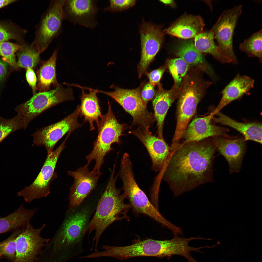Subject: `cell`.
<instances>
[{
  "label": "cell",
  "instance_id": "30",
  "mask_svg": "<svg viewBox=\"0 0 262 262\" xmlns=\"http://www.w3.org/2000/svg\"><path fill=\"white\" fill-rule=\"evenodd\" d=\"M262 30L254 33L245 39L239 45L240 50L250 57L258 58L262 62Z\"/></svg>",
  "mask_w": 262,
  "mask_h": 262
},
{
  "label": "cell",
  "instance_id": "21",
  "mask_svg": "<svg viewBox=\"0 0 262 262\" xmlns=\"http://www.w3.org/2000/svg\"><path fill=\"white\" fill-rule=\"evenodd\" d=\"M76 87L81 88L82 91L79 108L80 116L83 117L84 121L88 123L90 131L93 130L94 123L97 125L102 115L97 93L95 89L90 88L78 85Z\"/></svg>",
  "mask_w": 262,
  "mask_h": 262
},
{
  "label": "cell",
  "instance_id": "25",
  "mask_svg": "<svg viewBox=\"0 0 262 262\" xmlns=\"http://www.w3.org/2000/svg\"><path fill=\"white\" fill-rule=\"evenodd\" d=\"M58 50L56 49L47 60L42 62L36 72L37 90L39 92L48 91L51 85L55 88L59 86L56 78V64Z\"/></svg>",
  "mask_w": 262,
  "mask_h": 262
},
{
  "label": "cell",
  "instance_id": "36",
  "mask_svg": "<svg viewBox=\"0 0 262 262\" xmlns=\"http://www.w3.org/2000/svg\"><path fill=\"white\" fill-rule=\"evenodd\" d=\"M136 1L134 0H109V5L104 8L103 10L104 11L112 12L126 10L134 6Z\"/></svg>",
  "mask_w": 262,
  "mask_h": 262
},
{
  "label": "cell",
  "instance_id": "16",
  "mask_svg": "<svg viewBox=\"0 0 262 262\" xmlns=\"http://www.w3.org/2000/svg\"><path fill=\"white\" fill-rule=\"evenodd\" d=\"M97 3L95 0H65L63 7L65 19L88 28L95 27L99 10Z\"/></svg>",
  "mask_w": 262,
  "mask_h": 262
},
{
  "label": "cell",
  "instance_id": "8",
  "mask_svg": "<svg viewBox=\"0 0 262 262\" xmlns=\"http://www.w3.org/2000/svg\"><path fill=\"white\" fill-rule=\"evenodd\" d=\"M143 84L134 89H124L112 85L111 87L115 90L113 91L95 90L97 93H103L111 97L131 115L133 119L131 127L138 125L149 131L155 120L154 115L148 110L141 100L140 93Z\"/></svg>",
  "mask_w": 262,
  "mask_h": 262
},
{
  "label": "cell",
  "instance_id": "18",
  "mask_svg": "<svg viewBox=\"0 0 262 262\" xmlns=\"http://www.w3.org/2000/svg\"><path fill=\"white\" fill-rule=\"evenodd\" d=\"M214 115L212 112L207 116L194 119L185 129L182 138L183 141L180 144L198 141L211 137L225 135L228 130L227 129L212 123Z\"/></svg>",
  "mask_w": 262,
  "mask_h": 262
},
{
  "label": "cell",
  "instance_id": "12",
  "mask_svg": "<svg viewBox=\"0 0 262 262\" xmlns=\"http://www.w3.org/2000/svg\"><path fill=\"white\" fill-rule=\"evenodd\" d=\"M79 105L71 114L62 119L49 125L38 129L31 136L36 146H44L47 155L52 153L57 142L67 133H72L81 127L78 119L80 115Z\"/></svg>",
  "mask_w": 262,
  "mask_h": 262
},
{
  "label": "cell",
  "instance_id": "20",
  "mask_svg": "<svg viewBox=\"0 0 262 262\" xmlns=\"http://www.w3.org/2000/svg\"><path fill=\"white\" fill-rule=\"evenodd\" d=\"M180 90L174 85L169 90H165L160 84L152 101L155 120L157 122V137L163 139V130L164 119L169 107L178 98Z\"/></svg>",
  "mask_w": 262,
  "mask_h": 262
},
{
  "label": "cell",
  "instance_id": "4",
  "mask_svg": "<svg viewBox=\"0 0 262 262\" xmlns=\"http://www.w3.org/2000/svg\"><path fill=\"white\" fill-rule=\"evenodd\" d=\"M209 87L206 82L196 75H188L183 79L178 98L176 124L172 145L180 143L198 104Z\"/></svg>",
  "mask_w": 262,
  "mask_h": 262
},
{
  "label": "cell",
  "instance_id": "35",
  "mask_svg": "<svg viewBox=\"0 0 262 262\" xmlns=\"http://www.w3.org/2000/svg\"><path fill=\"white\" fill-rule=\"evenodd\" d=\"M23 229L14 230L8 238L0 242V254L12 262L16 257V239Z\"/></svg>",
  "mask_w": 262,
  "mask_h": 262
},
{
  "label": "cell",
  "instance_id": "5",
  "mask_svg": "<svg viewBox=\"0 0 262 262\" xmlns=\"http://www.w3.org/2000/svg\"><path fill=\"white\" fill-rule=\"evenodd\" d=\"M108 104L107 112L102 115L97 125L98 133L94 142L92 150L86 157L87 162L85 166L88 167L91 162L95 160V164L92 171L97 172L99 176L102 174L100 169L104 163V157L113 150L112 144L114 143H121L120 138L128 128L126 124H120L118 122L108 101Z\"/></svg>",
  "mask_w": 262,
  "mask_h": 262
},
{
  "label": "cell",
  "instance_id": "41",
  "mask_svg": "<svg viewBox=\"0 0 262 262\" xmlns=\"http://www.w3.org/2000/svg\"><path fill=\"white\" fill-rule=\"evenodd\" d=\"M16 1V0H0V9Z\"/></svg>",
  "mask_w": 262,
  "mask_h": 262
},
{
  "label": "cell",
  "instance_id": "33",
  "mask_svg": "<svg viewBox=\"0 0 262 262\" xmlns=\"http://www.w3.org/2000/svg\"><path fill=\"white\" fill-rule=\"evenodd\" d=\"M24 126L23 120L18 114L9 119L0 116V143L11 133L24 129Z\"/></svg>",
  "mask_w": 262,
  "mask_h": 262
},
{
  "label": "cell",
  "instance_id": "26",
  "mask_svg": "<svg viewBox=\"0 0 262 262\" xmlns=\"http://www.w3.org/2000/svg\"><path fill=\"white\" fill-rule=\"evenodd\" d=\"M36 212L28 209L23 205L8 215L0 218V234L19 229L25 228Z\"/></svg>",
  "mask_w": 262,
  "mask_h": 262
},
{
  "label": "cell",
  "instance_id": "39",
  "mask_svg": "<svg viewBox=\"0 0 262 262\" xmlns=\"http://www.w3.org/2000/svg\"><path fill=\"white\" fill-rule=\"evenodd\" d=\"M26 74V79L27 82L31 87L33 95L36 93L37 77L33 69L29 68L27 69Z\"/></svg>",
  "mask_w": 262,
  "mask_h": 262
},
{
  "label": "cell",
  "instance_id": "3",
  "mask_svg": "<svg viewBox=\"0 0 262 262\" xmlns=\"http://www.w3.org/2000/svg\"><path fill=\"white\" fill-rule=\"evenodd\" d=\"M115 168L114 166L109 180L99 200L95 213L83 231L84 235L88 232L89 236L92 231H95L92 248L95 243V252L98 251V241L106 228L115 221L123 219L130 220L127 213L131 206L129 203L124 202L127 198L126 194L124 192L121 194V190L116 186L117 176H114Z\"/></svg>",
  "mask_w": 262,
  "mask_h": 262
},
{
  "label": "cell",
  "instance_id": "37",
  "mask_svg": "<svg viewBox=\"0 0 262 262\" xmlns=\"http://www.w3.org/2000/svg\"><path fill=\"white\" fill-rule=\"evenodd\" d=\"M140 91V96L143 103L147 107L148 103L154 98L156 91L155 90L154 86L149 82L144 84Z\"/></svg>",
  "mask_w": 262,
  "mask_h": 262
},
{
  "label": "cell",
  "instance_id": "38",
  "mask_svg": "<svg viewBox=\"0 0 262 262\" xmlns=\"http://www.w3.org/2000/svg\"><path fill=\"white\" fill-rule=\"evenodd\" d=\"M165 68V66H161L147 73V76L149 79V82L154 86L159 85L160 80Z\"/></svg>",
  "mask_w": 262,
  "mask_h": 262
},
{
  "label": "cell",
  "instance_id": "1",
  "mask_svg": "<svg viewBox=\"0 0 262 262\" xmlns=\"http://www.w3.org/2000/svg\"><path fill=\"white\" fill-rule=\"evenodd\" d=\"M216 149L213 140L205 139L179 145L170 149L158 176L167 183L175 197L211 182Z\"/></svg>",
  "mask_w": 262,
  "mask_h": 262
},
{
  "label": "cell",
  "instance_id": "23",
  "mask_svg": "<svg viewBox=\"0 0 262 262\" xmlns=\"http://www.w3.org/2000/svg\"><path fill=\"white\" fill-rule=\"evenodd\" d=\"M205 25L204 21L200 16H188L181 18L163 32L184 39L195 37L200 33Z\"/></svg>",
  "mask_w": 262,
  "mask_h": 262
},
{
  "label": "cell",
  "instance_id": "10",
  "mask_svg": "<svg viewBox=\"0 0 262 262\" xmlns=\"http://www.w3.org/2000/svg\"><path fill=\"white\" fill-rule=\"evenodd\" d=\"M121 179L123 184L122 188L127 195L131 208L135 212L149 217L172 232L176 230V226L163 216L139 187L133 172L125 173L122 175Z\"/></svg>",
  "mask_w": 262,
  "mask_h": 262
},
{
  "label": "cell",
  "instance_id": "28",
  "mask_svg": "<svg viewBox=\"0 0 262 262\" xmlns=\"http://www.w3.org/2000/svg\"><path fill=\"white\" fill-rule=\"evenodd\" d=\"M175 54L189 66H208L201 53L195 47L192 40L179 43L174 49Z\"/></svg>",
  "mask_w": 262,
  "mask_h": 262
},
{
  "label": "cell",
  "instance_id": "34",
  "mask_svg": "<svg viewBox=\"0 0 262 262\" xmlns=\"http://www.w3.org/2000/svg\"><path fill=\"white\" fill-rule=\"evenodd\" d=\"M22 46L19 44L9 42H0V55L3 58V61L9 64L14 68H18L16 61L15 53Z\"/></svg>",
  "mask_w": 262,
  "mask_h": 262
},
{
  "label": "cell",
  "instance_id": "24",
  "mask_svg": "<svg viewBox=\"0 0 262 262\" xmlns=\"http://www.w3.org/2000/svg\"><path fill=\"white\" fill-rule=\"evenodd\" d=\"M212 120L215 123L231 127L237 131L244 136L245 140H250L262 144V125L257 123L239 122L226 116L220 111Z\"/></svg>",
  "mask_w": 262,
  "mask_h": 262
},
{
  "label": "cell",
  "instance_id": "11",
  "mask_svg": "<svg viewBox=\"0 0 262 262\" xmlns=\"http://www.w3.org/2000/svg\"><path fill=\"white\" fill-rule=\"evenodd\" d=\"M242 11L241 5L225 10L210 30L221 52L234 64L237 60L233 49V34Z\"/></svg>",
  "mask_w": 262,
  "mask_h": 262
},
{
  "label": "cell",
  "instance_id": "15",
  "mask_svg": "<svg viewBox=\"0 0 262 262\" xmlns=\"http://www.w3.org/2000/svg\"><path fill=\"white\" fill-rule=\"evenodd\" d=\"M88 167L85 165L76 171L68 172L74 180L69 194L70 210L78 207L97 186L99 176L97 172L90 171Z\"/></svg>",
  "mask_w": 262,
  "mask_h": 262
},
{
  "label": "cell",
  "instance_id": "17",
  "mask_svg": "<svg viewBox=\"0 0 262 262\" xmlns=\"http://www.w3.org/2000/svg\"><path fill=\"white\" fill-rule=\"evenodd\" d=\"M134 135L144 145L151 158L152 169L155 172H161L164 169L170 152V148L164 139L153 135L149 131L140 126L129 132Z\"/></svg>",
  "mask_w": 262,
  "mask_h": 262
},
{
  "label": "cell",
  "instance_id": "19",
  "mask_svg": "<svg viewBox=\"0 0 262 262\" xmlns=\"http://www.w3.org/2000/svg\"><path fill=\"white\" fill-rule=\"evenodd\" d=\"M213 141L220 153L227 161L230 173L238 172L241 169L246 149L245 140L216 138Z\"/></svg>",
  "mask_w": 262,
  "mask_h": 262
},
{
  "label": "cell",
  "instance_id": "27",
  "mask_svg": "<svg viewBox=\"0 0 262 262\" xmlns=\"http://www.w3.org/2000/svg\"><path fill=\"white\" fill-rule=\"evenodd\" d=\"M195 38V46L200 52L209 54L221 63H232L220 51L215 42L213 33L211 30L200 33Z\"/></svg>",
  "mask_w": 262,
  "mask_h": 262
},
{
  "label": "cell",
  "instance_id": "13",
  "mask_svg": "<svg viewBox=\"0 0 262 262\" xmlns=\"http://www.w3.org/2000/svg\"><path fill=\"white\" fill-rule=\"evenodd\" d=\"M44 224L39 228H34L30 223L18 234L16 240V257L12 262H35L42 248L50 239L42 237L41 232Z\"/></svg>",
  "mask_w": 262,
  "mask_h": 262
},
{
  "label": "cell",
  "instance_id": "40",
  "mask_svg": "<svg viewBox=\"0 0 262 262\" xmlns=\"http://www.w3.org/2000/svg\"><path fill=\"white\" fill-rule=\"evenodd\" d=\"M8 70L7 63L0 59V86L2 85L5 81Z\"/></svg>",
  "mask_w": 262,
  "mask_h": 262
},
{
  "label": "cell",
  "instance_id": "29",
  "mask_svg": "<svg viewBox=\"0 0 262 262\" xmlns=\"http://www.w3.org/2000/svg\"><path fill=\"white\" fill-rule=\"evenodd\" d=\"M40 54L30 44L26 43L22 45L17 53L18 67L26 69L34 68L40 62Z\"/></svg>",
  "mask_w": 262,
  "mask_h": 262
},
{
  "label": "cell",
  "instance_id": "42",
  "mask_svg": "<svg viewBox=\"0 0 262 262\" xmlns=\"http://www.w3.org/2000/svg\"><path fill=\"white\" fill-rule=\"evenodd\" d=\"M159 1L166 5L171 4L173 2V1L172 0H160Z\"/></svg>",
  "mask_w": 262,
  "mask_h": 262
},
{
  "label": "cell",
  "instance_id": "31",
  "mask_svg": "<svg viewBox=\"0 0 262 262\" xmlns=\"http://www.w3.org/2000/svg\"><path fill=\"white\" fill-rule=\"evenodd\" d=\"M27 32L13 23L0 21V42L6 41L11 39L15 40L22 45L26 43L25 40Z\"/></svg>",
  "mask_w": 262,
  "mask_h": 262
},
{
  "label": "cell",
  "instance_id": "2",
  "mask_svg": "<svg viewBox=\"0 0 262 262\" xmlns=\"http://www.w3.org/2000/svg\"><path fill=\"white\" fill-rule=\"evenodd\" d=\"M89 208L84 207L69 214L60 229L45 248L56 262H66L82 253L84 231L89 223Z\"/></svg>",
  "mask_w": 262,
  "mask_h": 262
},
{
  "label": "cell",
  "instance_id": "6",
  "mask_svg": "<svg viewBox=\"0 0 262 262\" xmlns=\"http://www.w3.org/2000/svg\"><path fill=\"white\" fill-rule=\"evenodd\" d=\"M65 1L51 0L35 26V36L30 45L40 54L62 32L63 21L65 19L63 9Z\"/></svg>",
  "mask_w": 262,
  "mask_h": 262
},
{
  "label": "cell",
  "instance_id": "7",
  "mask_svg": "<svg viewBox=\"0 0 262 262\" xmlns=\"http://www.w3.org/2000/svg\"><path fill=\"white\" fill-rule=\"evenodd\" d=\"M73 94L71 88H65L60 84L53 90L36 93L15 110L23 118L25 130L32 120L46 110L65 101H73Z\"/></svg>",
  "mask_w": 262,
  "mask_h": 262
},
{
  "label": "cell",
  "instance_id": "43",
  "mask_svg": "<svg viewBox=\"0 0 262 262\" xmlns=\"http://www.w3.org/2000/svg\"><path fill=\"white\" fill-rule=\"evenodd\" d=\"M2 257V256L1 255V254H0V258H1Z\"/></svg>",
  "mask_w": 262,
  "mask_h": 262
},
{
  "label": "cell",
  "instance_id": "14",
  "mask_svg": "<svg viewBox=\"0 0 262 262\" xmlns=\"http://www.w3.org/2000/svg\"><path fill=\"white\" fill-rule=\"evenodd\" d=\"M141 49L140 61L137 69L139 78L146 73L158 52L164 41V33L161 25L143 20L140 27Z\"/></svg>",
  "mask_w": 262,
  "mask_h": 262
},
{
  "label": "cell",
  "instance_id": "32",
  "mask_svg": "<svg viewBox=\"0 0 262 262\" xmlns=\"http://www.w3.org/2000/svg\"><path fill=\"white\" fill-rule=\"evenodd\" d=\"M167 65L169 71L174 80V85L180 87L182 79L188 71L189 66L180 58L169 60Z\"/></svg>",
  "mask_w": 262,
  "mask_h": 262
},
{
  "label": "cell",
  "instance_id": "22",
  "mask_svg": "<svg viewBox=\"0 0 262 262\" xmlns=\"http://www.w3.org/2000/svg\"><path fill=\"white\" fill-rule=\"evenodd\" d=\"M254 80L245 75L237 74L222 91V97L213 112L216 114L232 102L239 99L254 86Z\"/></svg>",
  "mask_w": 262,
  "mask_h": 262
},
{
  "label": "cell",
  "instance_id": "9",
  "mask_svg": "<svg viewBox=\"0 0 262 262\" xmlns=\"http://www.w3.org/2000/svg\"><path fill=\"white\" fill-rule=\"evenodd\" d=\"M66 137L60 145L55 150L47 155L46 160L38 175L29 186L17 193L27 202L47 196L50 193V187L52 182L57 177L55 172L57 163L63 150L66 147Z\"/></svg>",
  "mask_w": 262,
  "mask_h": 262
}]
</instances>
